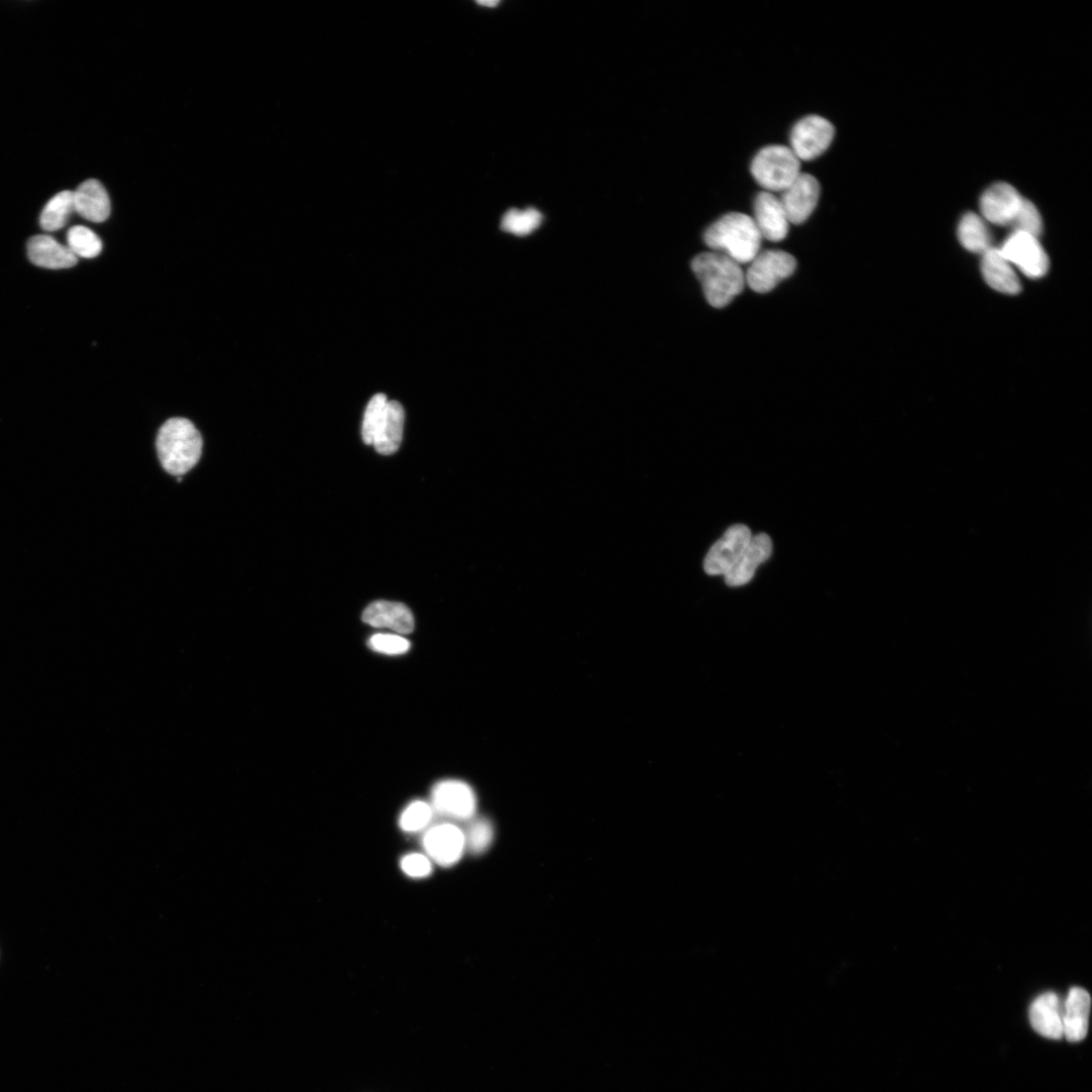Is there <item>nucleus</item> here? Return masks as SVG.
<instances>
[{"mask_svg": "<svg viewBox=\"0 0 1092 1092\" xmlns=\"http://www.w3.org/2000/svg\"><path fill=\"white\" fill-rule=\"evenodd\" d=\"M762 239L754 219L742 213L724 215L705 235L711 251L739 266L751 264L761 253Z\"/></svg>", "mask_w": 1092, "mask_h": 1092, "instance_id": "1", "label": "nucleus"}, {"mask_svg": "<svg viewBox=\"0 0 1092 1092\" xmlns=\"http://www.w3.org/2000/svg\"><path fill=\"white\" fill-rule=\"evenodd\" d=\"M157 445L164 469L172 476L181 477L200 461L203 439L189 420L172 418L161 428Z\"/></svg>", "mask_w": 1092, "mask_h": 1092, "instance_id": "2", "label": "nucleus"}, {"mask_svg": "<svg viewBox=\"0 0 1092 1092\" xmlns=\"http://www.w3.org/2000/svg\"><path fill=\"white\" fill-rule=\"evenodd\" d=\"M692 270L702 282L708 302L716 309L730 304L746 285L740 266L714 252L695 258Z\"/></svg>", "mask_w": 1092, "mask_h": 1092, "instance_id": "3", "label": "nucleus"}, {"mask_svg": "<svg viewBox=\"0 0 1092 1092\" xmlns=\"http://www.w3.org/2000/svg\"><path fill=\"white\" fill-rule=\"evenodd\" d=\"M751 172L765 191L782 192L802 173V162L790 147L771 145L754 158Z\"/></svg>", "mask_w": 1092, "mask_h": 1092, "instance_id": "4", "label": "nucleus"}, {"mask_svg": "<svg viewBox=\"0 0 1092 1092\" xmlns=\"http://www.w3.org/2000/svg\"><path fill=\"white\" fill-rule=\"evenodd\" d=\"M477 805L475 791L463 781H441L433 787L431 792V807L434 814L449 819L471 820L476 816Z\"/></svg>", "mask_w": 1092, "mask_h": 1092, "instance_id": "5", "label": "nucleus"}, {"mask_svg": "<svg viewBox=\"0 0 1092 1092\" xmlns=\"http://www.w3.org/2000/svg\"><path fill=\"white\" fill-rule=\"evenodd\" d=\"M834 128L819 116H809L794 125L790 149L801 162H812L823 155L834 138Z\"/></svg>", "mask_w": 1092, "mask_h": 1092, "instance_id": "6", "label": "nucleus"}, {"mask_svg": "<svg viewBox=\"0 0 1092 1092\" xmlns=\"http://www.w3.org/2000/svg\"><path fill=\"white\" fill-rule=\"evenodd\" d=\"M1002 255L1030 278L1043 277L1050 267L1049 258L1037 237L1014 232L1000 248Z\"/></svg>", "mask_w": 1092, "mask_h": 1092, "instance_id": "7", "label": "nucleus"}, {"mask_svg": "<svg viewBox=\"0 0 1092 1092\" xmlns=\"http://www.w3.org/2000/svg\"><path fill=\"white\" fill-rule=\"evenodd\" d=\"M798 267L797 260L783 251L760 253L746 274V283L758 293L773 290L778 283L791 276Z\"/></svg>", "mask_w": 1092, "mask_h": 1092, "instance_id": "8", "label": "nucleus"}, {"mask_svg": "<svg viewBox=\"0 0 1092 1092\" xmlns=\"http://www.w3.org/2000/svg\"><path fill=\"white\" fill-rule=\"evenodd\" d=\"M422 846L427 857L442 867L456 865L466 852L464 830L451 822L432 825L425 830Z\"/></svg>", "mask_w": 1092, "mask_h": 1092, "instance_id": "9", "label": "nucleus"}, {"mask_svg": "<svg viewBox=\"0 0 1092 1092\" xmlns=\"http://www.w3.org/2000/svg\"><path fill=\"white\" fill-rule=\"evenodd\" d=\"M820 196V184L814 175L801 173L779 196L790 224H804L815 212Z\"/></svg>", "mask_w": 1092, "mask_h": 1092, "instance_id": "10", "label": "nucleus"}, {"mask_svg": "<svg viewBox=\"0 0 1092 1092\" xmlns=\"http://www.w3.org/2000/svg\"><path fill=\"white\" fill-rule=\"evenodd\" d=\"M1025 198L1011 184L998 182L988 187L980 198L984 220L999 226H1010L1017 218Z\"/></svg>", "mask_w": 1092, "mask_h": 1092, "instance_id": "11", "label": "nucleus"}, {"mask_svg": "<svg viewBox=\"0 0 1092 1092\" xmlns=\"http://www.w3.org/2000/svg\"><path fill=\"white\" fill-rule=\"evenodd\" d=\"M753 535L746 525L736 524L712 546L707 556L705 569L709 575H725L747 549Z\"/></svg>", "mask_w": 1092, "mask_h": 1092, "instance_id": "12", "label": "nucleus"}, {"mask_svg": "<svg viewBox=\"0 0 1092 1092\" xmlns=\"http://www.w3.org/2000/svg\"><path fill=\"white\" fill-rule=\"evenodd\" d=\"M754 210L753 219L762 238L779 242L787 237L790 222L777 195L769 191L760 192L756 196Z\"/></svg>", "mask_w": 1092, "mask_h": 1092, "instance_id": "13", "label": "nucleus"}, {"mask_svg": "<svg viewBox=\"0 0 1092 1092\" xmlns=\"http://www.w3.org/2000/svg\"><path fill=\"white\" fill-rule=\"evenodd\" d=\"M772 550V540L767 534L752 537L739 560L724 575L726 584L729 587H739L749 583L758 567L770 558Z\"/></svg>", "mask_w": 1092, "mask_h": 1092, "instance_id": "14", "label": "nucleus"}, {"mask_svg": "<svg viewBox=\"0 0 1092 1092\" xmlns=\"http://www.w3.org/2000/svg\"><path fill=\"white\" fill-rule=\"evenodd\" d=\"M28 256L37 267L49 270L73 268L78 259L67 246L49 235H38L28 243Z\"/></svg>", "mask_w": 1092, "mask_h": 1092, "instance_id": "15", "label": "nucleus"}, {"mask_svg": "<svg viewBox=\"0 0 1092 1092\" xmlns=\"http://www.w3.org/2000/svg\"><path fill=\"white\" fill-rule=\"evenodd\" d=\"M73 193L75 213L93 223H103L108 220L112 211L111 200L101 182L88 179Z\"/></svg>", "mask_w": 1092, "mask_h": 1092, "instance_id": "16", "label": "nucleus"}, {"mask_svg": "<svg viewBox=\"0 0 1092 1092\" xmlns=\"http://www.w3.org/2000/svg\"><path fill=\"white\" fill-rule=\"evenodd\" d=\"M363 620L373 627L388 628L400 634L411 633L415 627L411 610L398 602L376 601L365 610Z\"/></svg>", "mask_w": 1092, "mask_h": 1092, "instance_id": "17", "label": "nucleus"}, {"mask_svg": "<svg viewBox=\"0 0 1092 1092\" xmlns=\"http://www.w3.org/2000/svg\"><path fill=\"white\" fill-rule=\"evenodd\" d=\"M1062 1009L1060 1000L1054 992L1037 998L1030 1008V1022L1033 1029L1052 1039H1060L1063 1037Z\"/></svg>", "mask_w": 1092, "mask_h": 1092, "instance_id": "18", "label": "nucleus"}, {"mask_svg": "<svg viewBox=\"0 0 1092 1092\" xmlns=\"http://www.w3.org/2000/svg\"><path fill=\"white\" fill-rule=\"evenodd\" d=\"M1090 1006L1091 999L1086 990L1080 987L1070 989L1062 1012V1022L1063 1036L1071 1043H1077L1086 1037Z\"/></svg>", "mask_w": 1092, "mask_h": 1092, "instance_id": "19", "label": "nucleus"}, {"mask_svg": "<svg viewBox=\"0 0 1092 1092\" xmlns=\"http://www.w3.org/2000/svg\"><path fill=\"white\" fill-rule=\"evenodd\" d=\"M981 271L987 284L1007 294L1021 291V282L1013 266L1002 255L1000 248L991 247L982 255Z\"/></svg>", "mask_w": 1092, "mask_h": 1092, "instance_id": "20", "label": "nucleus"}, {"mask_svg": "<svg viewBox=\"0 0 1092 1092\" xmlns=\"http://www.w3.org/2000/svg\"><path fill=\"white\" fill-rule=\"evenodd\" d=\"M404 424L405 411L403 406L396 401L387 402L373 444L379 454L389 456L399 451L403 439Z\"/></svg>", "mask_w": 1092, "mask_h": 1092, "instance_id": "21", "label": "nucleus"}, {"mask_svg": "<svg viewBox=\"0 0 1092 1092\" xmlns=\"http://www.w3.org/2000/svg\"><path fill=\"white\" fill-rule=\"evenodd\" d=\"M961 245L970 253L984 255L991 246V237L984 220L974 213H967L958 226Z\"/></svg>", "mask_w": 1092, "mask_h": 1092, "instance_id": "22", "label": "nucleus"}, {"mask_svg": "<svg viewBox=\"0 0 1092 1092\" xmlns=\"http://www.w3.org/2000/svg\"><path fill=\"white\" fill-rule=\"evenodd\" d=\"M73 213H75L73 191H61L45 206L40 217V225L47 232L58 231L65 227Z\"/></svg>", "mask_w": 1092, "mask_h": 1092, "instance_id": "23", "label": "nucleus"}, {"mask_svg": "<svg viewBox=\"0 0 1092 1092\" xmlns=\"http://www.w3.org/2000/svg\"><path fill=\"white\" fill-rule=\"evenodd\" d=\"M67 247L78 259H94L103 251L102 240L84 226L72 227L67 233Z\"/></svg>", "mask_w": 1092, "mask_h": 1092, "instance_id": "24", "label": "nucleus"}, {"mask_svg": "<svg viewBox=\"0 0 1092 1092\" xmlns=\"http://www.w3.org/2000/svg\"><path fill=\"white\" fill-rule=\"evenodd\" d=\"M469 821L464 830L466 851L473 855H481L491 846L494 836L493 825L486 818H474Z\"/></svg>", "mask_w": 1092, "mask_h": 1092, "instance_id": "25", "label": "nucleus"}, {"mask_svg": "<svg viewBox=\"0 0 1092 1092\" xmlns=\"http://www.w3.org/2000/svg\"><path fill=\"white\" fill-rule=\"evenodd\" d=\"M541 223L542 215L536 209H512L504 215L501 228L503 231L516 236H527L533 233Z\"/></svg>", "mask_w": 1092, "mask_h": 1092, "instance_id": "26", "label": "nucleus"}, {"mask_svg": "<svg viewBox=\"0 0 1092 1092\" xmlns=\"http://www.w3.org/2000/svg\"><path fill=\"white\" fill-rule=\"evenodd\" d=\"M434 815L430 804L416 801L411 803L403 811L400 816L399 825L405 832L416 833L429 827Z\"/></svg>", "mask_w": 1092, "mask_h": 1092, "instance_id": "27", "label": "nucleus"}, {"mask_svg": "<svg viewBox=\"0 0 1092 1092\" xmlns=\"http://www.w3.org/2000/svg\"><path fill=\"white\" fill-rule=\"evenodd\" d=\"M386 404V396L383 393H378L373 396L367 407L363 423V439L368 445L374 444Z\"/></svg>", "mask_w": 1092, "mask_h": 1092, "instance_id": "28", "label": "nucleus"}, {"mask_svg": "<svg viewBox=\"0 0 1092 1092\" xmlns=\"http://www.w3.org/2000/svg\"><path fill=\"white\" fill-rule=\"evenodd\" d=\"M370 648L380 654L389 656L404 655L411 648L410 641L400 634L378 633L369 640Z\"/></svg>", "mask_w": 1092, "mask_h": 1092, "instance_id": "29", "label": "nucleus"}, {"mask_svg": "<svg viewBox=\"0 0 1092 1092\" xmlns=\"http://www.w3.org/2000/svg\"><path fill=\"white\" fill-rule=\"evenodd\" d=\"M1011 227H1014V232H1024L1038 237L1043 230V222L1036 206L1025 200Z\"/></svg>", "mask_w": 1092, "mask_h": 1092, "instance_id": "30", "label": "nucleus"}, {"mask_svg": "<svg viewBox=\"0 0 1092 1092\" xmlns=\"http://www.w3.org/2000/svg\"><path fill=\"white\" fill-rule=\"evenodd\" d=\"M401 868L407 876L414 879L426 878L433 870L430 859L418 853L406 855L401 860Z\"/></svg>", "mask_w": 1092, "mask_h": 1092, "instance_id": "31", "label": "nucleus"}, {"mask_svg": "<svg viewBox=\"0 0 1092 1092\" xmlns=\"http://www.w3.org/2000/svg\"><path fill=\"white\" fill-rule=\"evenodd\" d=\"M498 4H499V2H497V0H487V2H479V5L485 6V7H488V8H493V7L497 6Z\"/></svg>", "mask_w": 1092, "mask_h": 1092, "instance_id": "32", "label": "nucleus"}]
</instances>
